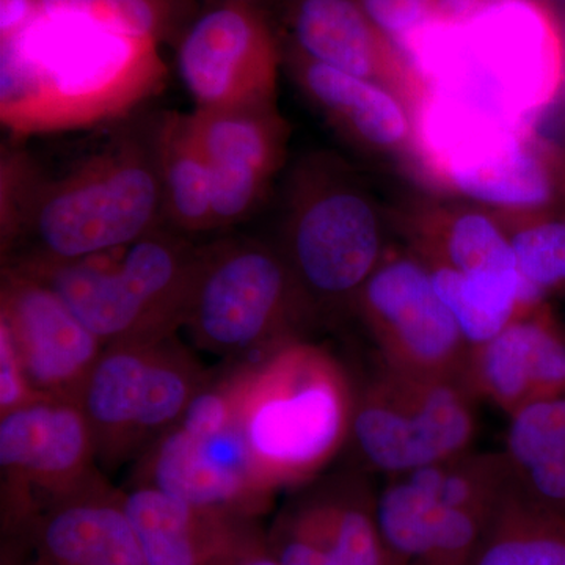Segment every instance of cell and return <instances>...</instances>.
<instances>
[{
	"label": "cell",
	"instance_id": "e0dca14e",
	"mask_svg": "<svg viewBox=\"0 0 565 565\" xmlns=\"http://www.w3.org/2000/svg\"><path fill=\"white\" fill-rule=\"evenodd\" d=\"M463 385L511 416L565 396V334L542 303L468 353Z\"/></svg>",
	"mask_w": 565,
	"mask_h": 565
},
{
	"label": "cell",
	"instance_id": "7c38bea8",
	"mask_svg": "<svg viewBox=\"0 0 565 565\" xmlns=\"http://www.w3.org/2000/svg\"><path fill=\"white\" fill-rule=\"evenodd\" d=\"M355 305L386 366L462 381L471 348L414 252L386 250Z\"/></svg>",
	"mask_w": 565,
	"mask_h": 565
},
{
	"label": "cell",
	"instance_id": "4316f807",
	"mask_svg": "<svg viewBox=\"0 0 565 565\" xmlns=\"http://www.w3.org/2000/svg\"><path fill=\"white\" fill-rule=\"evenodd\" d=\"M427 267L470 348L487 343L516 318L545 303L535 302L519 273L468 277L448 267Z\"/></svg>",
	"mask_w": 565,
	"mask_h": 565
},
{
	"label": "cell",
	"instance_id": "9c48e42d",
	"mask_svg": "<svg viewBox=\"0 0 565 565\" xmlns=\"http://www.w3.org/2000/svg\"><path fill=\"white\" fill-rule=\"evenodd\" d=\"M476 399L459 379L429 377L382 366L355 394L351 438L373 470L412 473L470 451Z\"/></svg>",
	"mask_w": 565,
	"mask_h": 565
},
{
	"label": "cell",
	"instance_id": "d6986e66",
	"mask_svg": "<svg viewBox=\"0 0 565 565\" xmlns=\"http://www.w3.org/2000/svg\"><path fill=\"white\" fill-rule=\"evenodd\" d=\"M286 61L300 90L344 139L371 154L392 158L415 174V120L403 99L289 47Z\"/></svg>",
	"mask_w": 565,
	"mask_h": 565
},
{
	"label": "cell",
	"instance_id": "1f68e13d",
	"mask_svg": "<svg viewBox=\"0 0 565 565\" xmlns=\"http://www.w3.org/2000/svg\"><path fill=\"white\" fill-rule=\"evenodd\" d=\"M44 14V0H0V41L13 39Z\"/></svg>",
	"mask_w": 565,
	"mask_h": 565
},
{
	"label": "cell",
	"instance_id": "8d00e7d4",
	"mask_svg": "<svg viewBox=\"0 0 565 565\" xmlns=\"http://www.w3.org/2000/svg\"><path fill=\"white\" fill-rule=\"evenodd\" d=\"M561 99H564V103H565V92H564L563 98H561ZM563 143L565 145V141H563Z\"/></svg>",
	"mask_w": 565,
	"mask_h": 565
},
{
	"label": "cell",
	"instance_id": "44dd1931",
	"mask_svg": "<svg viewBox=\"0 0 565 565\" xmlns=\"http://www.w3.org/2000/svg\"><path fill=\"white\" fill-rule=\"evenodd\" d=\"M281 565H392L379 531L375 500L359 484L308 498L285 520Z\"/></svg>",
	"mask_w": 565,
	"mask_h": 565
},
{
	"label": "cell",
	"instance_id": "d590c367",
	"mask_svg": "<svg viewBox=\"0 0 565 565\" xmlns=\"http://www.w3.org/2000/svg\"><path fill=\"white\" fill-rule=\"evenodd\" d=\"M550 3H561V6H565V0H546Z\"/></svg>",
	"mask_w": 565,
	"mask_h": 565
},
{
	"label": "cell",
	"instance_id": "3957f363",
	"mask_svg": "<svg viewBox=\"0 0 565 565\" xmlns=\"http://www.w3.org/2000/svg\"><path fill=\"white\" fill-rule=\"evenodd\" d=\"M427 92L512 125L537 126L565 92V31L546 0H487L429 18L399 44Z\"/></svg>",
	"mask_w": 565,
	"mask_h": 565
},
{
	"label": "cell",
	"instance_id": "ffe728a7",
	"mask_svg": "<svg viewBox=\"0 0 565 565\" xmlns=\"http://www.w3.org/2000/svg\"><path fill=\"white\" fill-rule=\"evenodd\" d=\"M28 525L32 559L14 565H147L122 498L95 481Z\"/></svg>",
	"mask_w": 565,
	"mask_h": 565
},
{
	"label": "cell",
	"instance_id": "52a82bcc",
	"mask_svg": "<svg viewBox=\"0 0 565 565\" xmlns=\"http://www.w3.org/2000/svg\"><path fill=\"white\" fill-rule=\"evenodd\" d=\"M384 214L348 167L310 156L294 169L282 222V256L311 307L355 305L384 259Z\"/></svg>",
	"mask_w": 565,
	"mask_h": 565
},
{
	"label": "cell",
	"instance_id": "6da1fadb",
	"mask_svg": "<svg viewBox=\"0 0 565 565\" xmlns=\"http://www.w3.org/2000/svg\"><path fill=\"white\" fill-rule=\"evenodd\" d=\"M0 228L7 264L77 262L167 225L154 129L121 132L46 177L25 152H3Z\"/></svg>",
	"mask_w": 565,
	"mask_h": 565
},
{
	"label": "cell",
	"instance_id": "83f0119b",
	"mask_svg": "<svg viewBox=\"0 0 565 565\" xmlns=\"http://www.w3.org/2000/svg\"><path fill=\"white\" fill-rule=\"evenodd\" d=\"M199 7L195 0H44V14L174 46Z\"/></svg>",
	"mask_w": 565,
	"mask_h": 565
},
{
	"label": "cell",
	"instance_id": "5bb4252c",
	"mask_svg": "<svg viewBox=\"0 0 565 565\" xmlns=\"http://www.w3.org/2000/svg\"><path fill=\"white\" fill-rule=\"evenodd\" d=\"M6 323L32 388L41 396L79 403L106 344L35 275L6 266L0 291Z\"/></svg>",
	"mask_w": 565,
	"mask_h": 565
},
{
	"label": "cell",
	"instance_id": "ba28073f",
	"mask_svg": "<svg viewBox=\"0 0 565 565\" xmlns=\"http://www.w3.org/2000/svg\"><path fill=\"white\" fill-rule=\"evenodd\" d=\"M313 307L281 250L236 237L200 250L182 326L207 351H267L294 338Z\"/></svg>",
	"mask_w": 565,
	"mask_h": 565
},
{
	"label": "cell",
	"instance_id": "8fae6325",
	"mask_svg": "<svg viewBox=\"0 0 565 565\" xmlns=\"http://www.w3.org/2000/svg\"><path fill=\"white\" fill-rule=\"evenodd\" d=\"M195 109L275 106L285 51L258 3L203 7L174 44Z\"/></svg>",
	"mask_w": 565,
	"mask_h": 565
},
{
	"label": "cell",
	"instance_id": "7a4b0ae2",
	"mask_svg": "<svg viewBox=\"0 0 565 565\" xmlns=\"http://www.w3.org/2000/svg\"><path fill=\"white\" fill-rule=\"evenodd\" d=\"M167 74L156 41L43 14L0 41V122L17 137L110 125L158 96Z\"/></svg>",
	"mask_w": 565,
	"mask_h": 565
},
{
	"label": "cell",
	"instance_id": "4fadbf2b",
	"mask_svg": "<svg viewBox=\"0 0 565 565\" xmlns=\"http://www.w3.org/2000/svg\"><path fill=\"white\" fill-rule=\"evenodd\" d=\"M95 456L90 423L79 403L41 397L0 416L10 519L29 523L39 498L52 505L90 484Z\"/></svg>",
	"mask_w": 565,
	"mask_h": 565
},
{
	"label": "cell",
	"instance_id": "8992f818",
	"mask_svg": "<svg viewBox=\"0 0 565 565\" xmlns=\"http://www.w3.org/2000/svg\"><path fill=\"white\" fill-rule=\"evenodd\" d=\"M200 248L169 226L118 250L61 264L18 267L65 300L104 344L173 333L182 326Z\"/></svg>",
	"mask_w": 565,
	"mask_h": 565
},
{
	"label": "cell",
	"instance_id": "2e32d148",
	"mask_svg": "<svg viewBox=\"0 0 565 565\" xmlns=\"http://www.w3.org/2000/svg\"><path fill=\"white\" fill-rule=\"evenodd\" d=\"M286 25L289 50L381 85L412 114L427 98L426 84L403 47L352 0H292Z\"/></svg>",
	"mask_w": 565,
	"mask_h": 565
},
{
	"label": "cell",
	"instance_id": "cb8c5ba5",
	"mask_svg": "<svg viewBox=\"0 0 565 565\" xmlns=\"http://www.w3.org/2000/svg\"><path fill=\"white\" fill-rule=\"evenodd\" d=\"M152 129L167 226L182 234L212 232L211 167L189 114L170 111Z\"/></svg>",
	"mask_w": 565,
	"mask_h": 565
},
{
	"label": "cell",
	"instance_id": "9a60e30c",
	"mask_svg": "<svg viewBox=\"0 0 565 565\" xmlns=\"http://www.w3.org/2000/svg\"><path fill=\"white\" fill-rule=\"evenodd\" d=\"M193 132L212 174L215 230L250 217L285 166L288 122L275 106L193 109Z\"/></svg>",
	"mask_w": 565,
	"mask_h": 565
},
{
	"label": "cell",
	"instance_id": "484cf974",
	"mask_svg": "<svg viewBox=\"0 0 565 565\" xmlns=\"http://www.w3.org/2000/svg\"><path fill=\"white\" fill-rule=\"evenodd\" d=\"M473 565H565V519L514 473Z\"/></svg>",
	"mask_w": 565,
	"mask_h": 565
},
{
	"label": "cell",
	"instance_id": "f1b7e54d",
	"mask_svg": "<svg viewBox=\"0 0 565 565\" xmlns=\"http://www.w3.org/2000/svg\"><path fill=\"white\" fill-rule=\"evenodd\" d=\"M493 214L508 234L516 270L535 302L565 292V212Z\"/></svg>",
	"mask_w": 565,
	"mask_h": 565
},
{
	"label": "cell",
	"instance_id": "4dcf8cb0",
	"mask_svg": "<svg viewBox=\"0 0 565 565\" xmlns=\"http://www.w3.org/2000/svg\"><path fill=\"white\" fill-rule=\"evenodd\" d=\"M32 388L6 323L0 322V416L41 399Z\"/></svg>",
	"mask_w": 565,
	"mask_h": 565
},
{
	"label": "cell",
	"instance_id": "e575fe53",
	"mask_svg": "<svg viewBox=\"0 0 565 565\" xmlns=\"http://www.w3.org/2000/svg\"><path fill=\"white\" fill-rule=\"evenodd\" d=\"M199 6L211 7L222 6V3H258V0H195Z\"/></svg>",
	"mask_w": 565,
	"mask_h": 565
},
{
	"label": "cell",
	"instance_id": "7402d4cb",
	"mask_svg": "<svg viewBox=\"0 0 565 565\" xmlns=\"http://www.w3.org/2000/svg\"><path fill=\"white\" fill-rule=\"evenodd\" d=\"M399 228L427 266L448 267L468 277L519 273L503 225L478 204L415 200L401 212Z\"/></svg>",
	"mask_w": 565,
	"mask_h": 565
},
{
	"label": "cell",
	"instance_id": "d4e9b609",
	"mask_svg": "<svg viewBox=\"0 0 565 565\" xmlns=\"http://www.w3.org/2000/svg\"><path fill=\"white\" fill-rule=\"evenodd\" d=\"M504 452L520 484L565 519V396L509 416Z\"/></svg>",
	"mask_w": 565,
	"mask_h": 565
},
{
	"label": "cell",
	"instance_id": "ac0fdd59",
	"mask_svg": "<svg viewBox=\"0 0 565 565\" xmlns=\"http://www.w3.org/2000/svg\"><path fill=\"white\" fill-rule=\"evenodd\" d=\"M147 565H236L264 550L245 516L143 486L122 497Z\"/></svg>",
	"mask_w": 565,
	"mask_h": 565
},
{
	"label": "cell",
	"instance_id": "5b68a950",
	"mask_svg": "<svg viewBox=\"0 0 565 565\" xmlns=\"http://www.w3.org/2000/svg\"><path fill=\"white\" fill-rule=\"evenodd\" d=\"M415 178L493 212H565V145L427 93L415 111Z\"/></svg>",
	"mask_w": 565,
	"mask_h": 565
},
{
	"label": "cell",
	"instance_id": "603a6c76",
	"mask_svg": "<svg viewBox=\"0 0 565 565\" xmlns=\"http://www.w3.org/2000/svg\"><path fill=\"white\" fill-rule=\"evenodd\" d=\"M148 484L199 508L247 516L269 501L250 482L212 463L199 438L174 426L158 438L148 460Z\"/></svg>",
	"mask_w": 565,
	"mask_h": 565
},
{
	"label": "cell",
	"instance_id": "30bf717a",
	"mask_svg": "<svg viewBox=\"0 0 565 565\" xmlns=\"http://www.w3.org/2000/svg\"><path fill=\"white\" fill-rule=\"evenodd\" d=\"M204 386L172 333L106 345L81 394L96 456L117 462L181 422Z\"/></svg>",
	"mask_w": 565,
	"mask_h": 565
},
{
	"label": "cell",
	"instance_id": "d6a6232c",
	"mask_svg": "<svg viewBox=\"0 0 565 565\" xmlns=\"http://www.w3.org/2000/svg\"><path fill=\"white\" fill-rule=\"evenodd\" d=\"M487 0H433V17L441 20H460L486 3Z\"/></svg>",
	"mask_w": 565,
	"mask_h": 565
},
{
	"label": "cell",
	"instance_id": "f546056e",
	"mask_svg": "<svg viewBox=\"0 0 565 565\" xmlns=\"http://www.w3.org/2000/svg\"><path fill=\"white\" fill-rule=\"evenodd\" d=\"M397 44L433 17V0H352Z\"/></svg>",
	"mask_w": 565,
	"mask_h": 565
},
{
	"label": "cell",
	"instance_id": "277c9868",
	"mask_svg": "<svg viewBox=\"0 0 565 565\" xmlns=\"http://www.w3.org/2000/svg\"><path fill=\"white\" fill-rule=\"evenodd\" d=\"M225 384L233 424L270 494L313 478L351 438L356 393L319 345L289 338Z\"/></svg>",
	"mask_w": 565,
	"mask_h": 565
},
{
	"label": "cell",
	"instance_id": "836d02e7",
	"mask_svg": "<svg viewBox=\"0 0 565 565\" xmlns=\"http://www.w3.org/2000/svg\"><path fill=\"white\" fill-rule=\"evenodd\" d=\"M236 565H280L278 561L275 559V556L267 555L264 550H259V552L253 553L252 556L245 557L244 561L237 563Z\"/></svg>",
	"mask_w": 565,
	"mask_h": 565
}]
</instances>
